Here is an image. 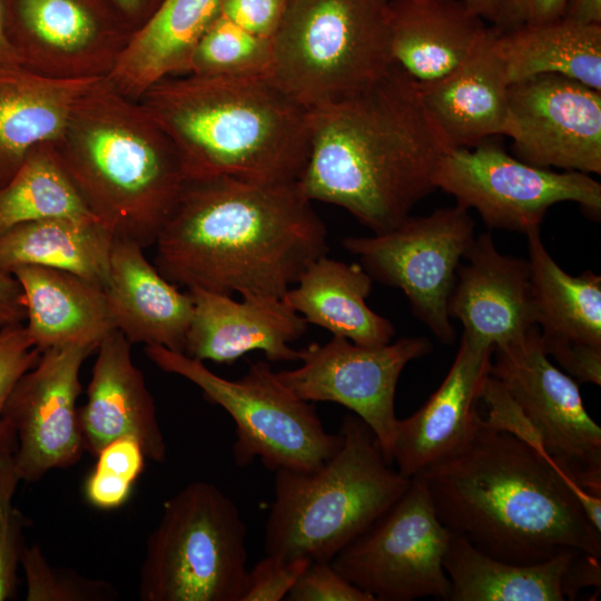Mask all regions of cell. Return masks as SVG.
Instances as JSON below:
<instances>
[{
	"label": "cell",
	"mask_w": 601,
	"mask_h": 601,
	"mask_svg": "<svg viewBox=\"0 0 601 601\" xmlns=\"http://www.w3.org/2000/svg\"><path fill=\"white\" fill-rule=\"evenodd\" d=\"M155 265L175 285L282 298L327 255V229L298 181L188 180L156 242Z\"/></svg>",
	"instance_id": "cell-1"
},
{
	"label": "cell",
	"mask_w": 601,
	"mask_h": 601,
	"mask_svg": "<svg viewBox=\"0 0 601 601\" xmlns=\"http://www.w3.org/2000/svg\"><path fill=\"white\" fill-rule=\"evenodd\" d=\"M451 533L516 564L564 553L601 556V495L569 479L546 455L484 418L472 441L421 474Z\"/></svg>",
	"instance_id": "cell-2"
},
{
	"label": "cell",
	"mask_w": 601,
	"mask_h": 601,
	"mask_svg": "<svg viewBox=\"0 0 601 601\" xmlns=\"http://www.w3.org/2000/svg\"><path fill=\"white\" fill-rule=\"evenodd\" d=\"M309 128L303 193L345 208L374 234L398 226L436 189V169L452 149L417 83L396 65L359 93L311 110Z\"/></svg>",
	"instance_id": "cell-3"
},
{
	"label": "cell",
	"mask_w": 601,
	"mask_h": 601,
	"mask_svg": "<svg viewBox=\"0 0 601 601\" xmlns=\"http://www.w3.org/2000/svg\"><path fill=\"white\" fill-rule=\"evenodd\" d=\"M138 101L173 142L188 180L289 183L305 170L309 111L270 77L171 76Z\"/></svg>",
	"instance_id": "cell-4"
},
{
	"label": "cell",
	"mask_w": 601,
	"mask_h": 601,
	"mask_svg": "<svg viewBox=\"0 0 601 601\" xmlns=\"http://www.w3.org/2000/svg\"><path fill=\"white\" fill-rule=\"evenodd\" d=\"M53 149L115 238L154 245L188 179L179 155L137 100L105 76L78 98Z\"/></svg>",
	"instance_id": "cell-5"
},
{
	"label": "cell",
	"mask_w": 601,
	"mask_h": 601,
	"mask_svg": "<svg viewBox=\"0 0 601 601\" xmlns=\"http://www.w3.org/2000/svg\"><path fill=\"white\" fill-rule=\"evenodd\" d=\"M337 451L311 471L275 472L265 553L331 562L406 491L411 477L390 464L372 430L343 417Z\"/></svg>",
	"instance_id": "cell-6"
},
{
	"label": "cell",
	"mask_w": 601,
	"mask_h": 601,
	"mask_svg": "<svg viewBox=\"0 0 601 601\" xmlns=\"http://www.w3.org/2000/svg\"><path fill=\"white\" fill-rule=\"evenodd\" d=\"M393 0H289L270 38V79L308 111L353 97L393 67Z\"/></svg>",
	"instance_id": "cell-7"
},
{
	"label": "cell",
	"mask_w": 601,
	"mask_h": 601,
	"mask_svg": "<svg viewBox=\"0 0 601 601\" xmlns=\"http://www.w3.org/2000/svg\"><path fill=\"white\" fill-rule=\"evenodd\" d=\"M247 526L215 484L195 481L165 501L139 571L142 601H242Z\"/></svg>",
	"instance_id": "cell-8"
},
{
	"label": "cell",
	"mask_w": 601,
	"mask_h": 601,
	"mask_svg": "<svg viewBox=\"0 0 601 601\" xmlns=\"http://www.w3.org/2000/svg\"><path fill=\"white\" fill-rule=\"evenodd\" d=\"M145 353L159 368L198 386L205 397L223 407L234 420L236 465L247 466L256 457L269 471H311L339 447V433L326 432L314 406L293 394L270 365L257 361L238 380L211 372L201 361L158 345Z\"/></svg>",
	"instance_id": "cell-9"
},
{
	"label": "cell",
	"mask_w": 601,
	"mask_h": 601,
	"mask_svg": "<svg viewBox=\"0 0 601 601\" xmlns=\"http://www.w3.org/2000/svg\"><path fill=\"white\" fill-rule=\"evenodd\" d=\"M451 534L424 480L415 475L401 497L331 562L374 601L449 600L443 561Z\"/></svg>",
	"instance_id": "cell-10"
},
{
	"label": "cell",
	"mask_w": 601,
	"mask_h": 601,
	"mask_svg": "<svg viewBox=\"0 0 601 601\" xmlns=\"http://www.w3.org/2000/svg\"><path fill=\"white\" fill-rule=\"evenodd\" d=\"M434 185L457 206L475 209L489 228L528 234L541 228L550 207L564 201L577 203L594 218L601 214V185L590 175L526 164L489 140L450 149Z\"/></svg>",
	"instance_id": "cell-11"
},
{
	"label": "cell",
	"mask_w": 601,
	"mask_h": 601,
	"mask_svg": "<svg viewBox=\"0 0 601 601\" xmlns=\"http://www.w3.org/2000/svg\"><path fill=\"white\" fill-rule=\"evenodd\" d=\"M474 238L469 210L455 205L410 216L371 237H346L343 246L359 258L372 279L402 289L415 316L450 345L455 329L449 303L457 268Z\"/></svg>",
	"instance_id": "cell-12"
},
{
	"label": "cell",
	"mask_w": 601,
	"mask_h": 601,
	"mask_svg": "<svg viewBox=\"0 0 601 601\" xmlns=\"http://www.w3.org/2000/svg\"><path fill=\"white\" fill-rule=\"evenodd\" d=\"M490 375L519 404L543 453L578 485L601 495V427L588 413L578 382L551 362L538 326L494 348Z\"/></svg>",
	"instance_id": "cell-13"
},
{
	"label": "cell",
	"mask_w": 601,
	"mask_h": 601,
	"mask_svg": "<svg viewBox=\"0 0 601 601\" xmlns=\"http://www.w3.org/2000/svg\"><path fill=\"white\" fill-rule=\"evenodd\" d=\"M432 351L425 337H403L378 346L358 345L342 336L299 349L302 365L276 372L278 380L307 402H334L355 413L373 432L386 461L397 417L395 392L404 367Z\"/></svg>",
	"instance_id": "cell-14"
},
{
	"label": "cell",
	"mask_w": 601,
	"mask_h": 601,
	"mask_svg": "<svg viewBox=\"0 0 601 601\" xmlns=\"http://www.w3.org/2000/svg\"><path fill=\"white\" fill-rule=\"evenodd\" d=\"M21 66L59 79L107 76L132 30L112 0H4Z\"/></svg>",
	"instance_id": "cell-15"
},
{
	"label": "cell",
	"mask_w": 601,
	"mask_h": 601,
	"mask_svg": "<svg viewBox=\"0 0 601 601\" xmlns=\"http://www.w3.org/2000/svg\"><path fill=\"white\" fill-rule=\"evenodd\" d=\"M97 349L85 344L50 347L11 391L3 418L12 426L20 481L35 483L49 471L75 465L83 447L77 400L80 368Z\"/></svg>",
	"instance_id": "cell-16"
},
{
	"label": "cell",
	"mask_w": 601,
	"mask_h": 601,
	"mask_svg": "<svg viewBox=\"0 0 601 601\" xmlns=\"http://www.w3.org/2000/svg\"><path fill=\"white\" fill-rule=\"evenodd\" d=\"M504 135L526 164L601 174V91L556 73L514 81Z\"/></svg>",
	"instance_id": "cell-17"
},
{
	"label": "cell",
	"mask_w": 601,
	"mask_h": 601,
	"mask_svg": "<svg viewBox=\"0 0 601 601\" xmlns=\"http://www.w3.org/2000/svg\"><path fill=\"white\" fill-rule=\"evenodd\" d=\"M542 346L579 383L601 384V277L570 275L544 246L540 229L525 234Z\"/></svg>",
	"instance_id": "cell-18"
},
{
	"label": "cell",
	"mask_w": 601,
	"mask_h": 601,
	"mask_svg": "<svg viewBox=\"0 0 601 601\" xmlns=\"http://www.w3.org/2000/svg\"><path fill=\"white\" fill-rule=\"evenodd\" d=\"M494 348L462 334L456 356L439 388L412 415L397 420L392 463L407 477L447 460L476 434V410Z\"/></svg>",
	"instance_id": "cell-19"
},
{
	"label": "cell",
	"mask_w": 601,
	"mask_h": 601,
	"mask_svg": "<svg viewBox=\"0 0 601 601\" xmlns=\"http://www.w3.org/2000/svg\"><path fill=\"white\" fill-rule=\"evenodd\" d=\"M193 314L184 353L198 361L231 364L252 351L270 362L299 361L289 344L307 329V322L282 298L229 295L200 287L187 289Z\"/></svg>",
	"instance_id": "cell-20"
},
{
	"label": "cell",
	"mask_w": 601,
	"mask_h": 601,
	"mask_svg": "<svg viewBox=\"0 0 601 601\" xmlns=\"http://www.w3.org/2000/svg\"><path fill=\"white\" fill-rule=\"evenodd\" d=\"M464 259L449 303L464 334L496 348L536 326L528 259L500 253L491 233L474 238Z\"/></svg>",
	"instance_id": "cell-21"
},
{
	"label": "cell",
	"mask_w": 601,
	"mask_h": 601,
	"mask_svg": "<svg viewBox=\"0 0 601 601\" xmlns=\"http://www.w3.org/2000/svg\"><path fill=\"white\" fill-rule=\"evenodd\" d=\"M97 349L87 402L78 408L85 450L97 456L110 442L132 437L148 460L162 463L167 445L154 397L132 362L131 343L115 329Z\"/></svg>",
	"instance_id": "cell-22"
},
{
	"label": "cell",
	"mask_w": 601,
	"mask_h": 601,
	"mask_svg": "<svg viewBox=\"0 0 601 601\" xmlns=\"http://www.w3.org/2000/svg\"><path fill=\"white\" fill-rule=\"evenodd\" d=\"M142 249L135 242L114 238L105 288L112 322L131 344L184 353L193 298L166 279Z\"/></svg>",
	"instance_id": "cell-23"
},
{
	"label": "cell",
	"mask_w": 601,
	"mask_h": 601,
	"mask_svg": "<svg viewBox=\"0 0 601 601\" xmlns=\"http://www.w3.org/2000/svg\"><path fill=\"white\" fill-rule=\"evenodd\" d=\"M497 29L439 81L418 86L423 105L452 148H473L504 135L510 81L494 47Z\"/></svg>",
	"instance_id": "cell-24"
},
{
	"label": "cell",
	"mask_w": 601,
	"mask_h": 601,
	"mask_svg": "<svg viewBox=\"0 0 601 601\" xmlns=\"http://www.w3.org/2000/svg\"><path fill=\"white\" fill-rule=\"evenodd\" d=\"M489 30L463 0H393L392 59L418 86L428 85L457 69Z\"/></svg>",
	"instance_id": "cell-25"
},
{
	"label": "cell",
	"mask_w": 601,
	"mask_h": 601,
	"mask_svg": "<svg viewBox=\"0 0 601 601\" xmlns=\"http://www.w3.org/2000/svg\"><path fill=\"white\" fill-rule=\"evenodd\" d=\"M10 274L22 290L26 327L40 353L66 344L98 348L116 329L102 287L73 273L38 265H20Z\"/></svg>",
	"instance_id": "cell-26"
},
{
	"label": "cell",
	"mask_w": 601,
	"mask_h": 601,
	"mask_svg": "<svg viewBox=\"0 0 601 601\" xmlns=\"http://www.w3.org/2000/svg\"><path fill=\"white\" fill-rule=\"evenodd\" d=\"M98 78L59 79L23 66L0 68V186L32 148L61 136L78 98Z\"/></svg>",
	"instance_id": "cell-27"
},
{
	"label": "cell",
	"mask_w": 601,
	"mask_h": 601,
	"mask_svg": "<svg viewBox=\"0 0 601 601\" xmlns=\"http://www.w3.org/2000/svg\"><path fill=\"white\" fill-rule=\"evenodd\" d=\"M218 14L219 0H162L106 77L138 100L161 79L187 73L196 45Z\"/></svg>",
	"instance_id": "cell-28"
},
{
	"label": "cell",
	"mask_w": 601,
	"mask_h": 601,
	"mask_svg": "<svg viewBox=\"0 0 601 601\" xmlns=\"http://www.w3.org/2000/svg\"><path fill=\"white\" fill-rule=\"evenodd\" d=\"M373 279L358 264L313 260L283 299L311 324L364 346L391 343L394 325L366 304Z\"/></svg>",
	"instance_id": "cell-29"
},
{
	"label": "cell",
	"mask_w": 601,
	"mask_h": 601,
	"mask_svg": "<svg viewBox=\"0 0 601 601\" xmlns=\"http://www.w3.org/2000/svg\"><path fill=\"white\" fill-rule=\"evenodd\" d=\"M112 234L96 218L55 217L17 225L0 235V269L38 265L73 273L104 289Z\"/></svg>",
	"instance_id": "cell-30"
},
{
	"label": "cell",
	"mask_w": 601,
	"mask_h": 601,
	"mask_svg": "<svg viewBox=\"0 0 601 601\" xmlns=\"http://www.w3.org/2000/svg\"><path fill=\"white\" fill-rule=\"evenodd\" d=\"M494 47L510 83L556 73L601 91V24L564 18L496 31Z\"/></svg>",
	"instance_id": "cell-31"
},
{
	"label": "cell",
	"mask_w": 601,
	"mask_h": 601,
	"mask_svg": "<svg viewBox=\"0 0 601 601\" xmlns=\"http://www.w3.org/2000/svg\"><path fill=\"white\" fill-rule=\"evenodd\" d=\"M577 554L516 564L492 558L452 533L443 561L451 582L449 601H564L563 580Z\"/></svg>",
	"instance_id": "cell-32"
},
{
	"label": "cell",
	"mask_w": 601,
	"mask_h": 601,
	"mask_svg": "<svg viewBox=\"0 0 601 601\" xmlns=\"http://www.w3.org/2000/svg\"><path fill=\"white\" fill-rule=\"evenodd\" d=\"M55 217L96 218L52 144H42L32 148L13 176L0 186V235L23 223Z\"/></svg>",
	"instance_id": "cell-33"
},
{
	"label": "cell",
	"mask_w": 601,
	"mask_h": 601,
	"mask_svg": "<svg viewBox=\"0 0 601 601\" xmlns=\"http://www.w3.org/2000/svg\"><path fill=\"white\" fill-rule=\"evenodd\" d=\"M272 40L240 28L220 13L193 52L187 73L211 78L269 77Z\"/></svg>",
	"instance_id": "cell-34"
},
{
	"label": "cell",
	"mask_w": 601,
	"mask_h": 601,
	"mask_svg": "<svg viewBox=\"0 0 601 601\" xmlns=\"http://www.w3.org/2000/svg\"><path fill=\"white\" fill-rule=\"evenodd\" d=\"M17 441L12 426L3 418L0 431V601L16 599L18 570L24 546V519L13 505L20 477L16 469Z\"/></svg>",
	"instance_id": "cell-35"
},
{
	"label": "cell",
	"mask_w": 601,
	"mask_h": 601,
	"mask_svg": "<svg viewBox=\"0 0 601 601\" xmlns=\"http://www.w3.org/2000/svg\"><path fill=\"white\" fill-rule=\"evenodd\" d=\"M20 566L26 580V601H110L118 598L114 585L57 568L37 544H24Z\"/></svg>",
	"instance_id": "cell-36"
},
{
	"label": "cell",
	"mask_w": 601,
	"mask_h": 601,
	"mask_svg": "<svg viewBox=\"0 0 601 601\" xmlns=\"http://www.w3.org/2000/svg\"><path fill=\"white\" fill-rule=\"evenodd\" d=\"M85 483V496L95 508L112 510L124 505L145 467L146 455L132 437H120L107 444Z\"/></svg>",
	"instance_id": "cell-37"
},
{
	"label": "cell",
	"mask_w": 601,
	"mask_h": 601,
	"mask_svg": "<svg viewBox=\"0 0 601 601\" xmlns=\"http://www.w3.org/2000/svg\"><path fill=\"white\" fill-rule=\"evenodd\" d=\"M309 563L305 558L285 560L266 554L248 570L242 601L285 600Z\"/></svg>",
	"instance_id": "cell-38"
},
{
	"label": "cell",
	"mask_w": 601,
	"mask_h": 601,
	"mask_svg": "<svg viewBox=\"0 0 601 601\" xmlns=\"http://www.w3.org/2000/svg\"><path fill=\"white\" fill-rule=\"evenodd\" d=\"M287 601H374L347 579L332 562H311L289 590Z\"/></svg>",
	"instance_id": "cell-39"
},
{
	"label": "cell",
	"mask_w": 601,
	"mask_h": 601,
	"mask_svg": "<svg viewBox=\"0 0 601 601\" xmlns=\"http://www.w3.org/2000/svg\"><path fill=\"white\" fill-rule=\"evenodd\" d=\"M40 354L21 323L0 329V431L11 391L19 378L37 364Z\"/></svg>",
	"instance_id": "cell-40"
},
{
	"label": "cell",
	"mask_w": 601,
	"mask_h": 601,
	"mask_svg": "<svg viewBox=\"0 0 601 601\" xmlns=\"http://www.w3.org/2000/svg\"><path fill=\"white\" fill-rule=\"evenodd\" d=\"M289 0H219V13L264 38L276 32Z\"/></svg>",
	"instance_id": "cell-41"
},
{
	"label": "cell",
	"mask_w": 601,
	"mask_h": 601,
	"mask_svg": "<svg viewBox=\"0 0 601 601\" xmlns=\"http://www.w3.org/2000/svg\"><path fill=\"white\" fill-rule=\"evenodd\" d=\"M600 581L601 556L587 553L577 554L572 559L563 580L565 600H573L578 592L587 587L599 589Z\"/></svg>",
	"instance_id": "cell-42"
},
{
	"label": "cell",
	"mask_w": 601,
	"mask_h": 601,
	"mask_svg": "<svg viewBox=\"0 0 601 601\" xmlns=\"http://www.w3.org/2000/svg\"><path fill=\"white\" fill-rule=\"evenodd\" d=\"M570 0H513V28L562 18Z\"/></svg>",
	"instance_id": "cell-43"
},
{
	"label": "cell",
	"mask_w": 601,
	"mask_h": 601,
	"mask_svg": "<svg viewBox=\"0 0 601 601\" xmlns=\"http://www.w3.org/2000/svg\"><path fill=\"white\" fill-rule=\"evenodd\" d=\"M22 290L17 279L0 269V329L26 318Z\"/></svg>",
	"instance_id": "cell-44"
},
{
	"label": "cell",
	"mask_w": 601,
	"mask_h": 601,
	"mask_svg": "<svg viewBox=\"0 0 601 601\" xmlns=\"http://www.w3.org/2000/svg\"><path fill=\"white\" fill-rule=\"evenodd\" d=\"M466 6L499 31L513 28V0H463Z\"/></svg>",
	"instance_id": "cell-45"
},
{
	"label": "cell",
	"mask_w": 601,
	"mask_h": 601,
	"mask_svg": "<svg viewBox=\"0 0 601 601\" xmlns=\"http://www.w3.org/2000/svg\"><path fill=\"white\" fill-rule=\"evenodd\" d=\"M162 0H112L132 32L157 10Z\"/></svg>",
	"instance_id": "cell-46"
},
{
	"label": "cell",
	"mask_w": 601,
	"mask_h": 601,
	"mask_svg": "<svg viewBox=\"0 0 601 601\" xmlns=\"http://www.w3.org/2000/svg\"><path fill=\"white\" fill-rule=\"evenodd\" d=\"M562 18L580 24H601V0H570Z\"/></svg>",
	"instance_id": "cell-47"
},
{
	"label": "cell",
	"mask_w": 601,
	"mask_h": 601,
	"mask_svg": "<svg viewBox=\"0 0 601 601\" xmlns=\"http://www.w3.org/2000/svg\"><path fill=\"white\" fill-rule=\"evenodd\" d=\"M9 66H21V61L8 36L6 3L0 0V68Z\"/></svg>",
	"instance_id": "cell-48"
}]
</instances>
